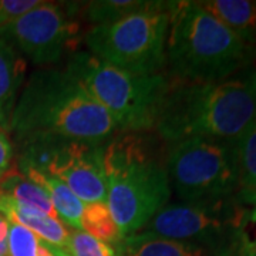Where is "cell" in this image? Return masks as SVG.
<instances>
[{
    "instance_id": "1",
    "label": "cell",
    "mask_w": 256,
    "mask_h": 256,
    "mask_svg": "<svg viewBox=\"0 0 256 256\" xmlns=\"http://www.w3.org/2000/svg\"><path fill=\"white\" fill-rule=\"evenodd\" d=\"M117 126L80 80L66 67L37 68L26 78L10 120L14 142L34 136H57L102 144Z\"/></svg>"
},
{
    "instance_id": "2",
    "label": "cell",
    "mask_w": 256,
    "mask_h": 256,
    "mask_svg": "<svg viewBox=\"0 0 256 256\" xmlns=\"http://www.w3.org/2000/svg\"><path fill=\"white\" fill-rule=\"evenodd\" d=\"M165 156L166 144L162 148V140L151 132L117 131L102 144L106 204L122 239L140 232L170 204Z\"/></svg>"
},
{
    "instance_id": "3",
    "label": "cell",
    "mask_w": 256,
    "mask_h": 256,
    "mask_svg": "<svg viewBox=\"0 0 256 256\" xmlns=\"http://www.w3.org/2000/svg\"><path fill=\"white\" fill-rule=\"evenodd\" d=\"M255 118L249 76L216 82L172 80L154 131L166 144L194 137L236 142Z\"/></svg>"
},
{
    "instance_id": "4",
    "label": "cell",
    "mask_w": 256,
    "mask_h": 256,
    "mask_svg": "<svg viewBox=\"0 0 256 256\" xmlns=\"http://www.w3.org/2000/svg\"><path fill=\"white\" fill-rule=\"evenodd\" d=\"M255 60V47L244 43L198 2H172L166 38V74L172 80L224 82Z\"/></svg>"
},
{
    "instance_id": "5",
    "label": "cell",
    "mask_w": 256,
    "mask_h": 256,
    "mask_svg": "<svg viewBox=\"0 0 256 256\" xmlns=\"http://www.w3.org/2000/svg\"><path fill=\"white\" fill-rule=\"evenodd\" d=\"M64 67L74 74L122 132H151L172 78L166 73L134 74L101 62L88 52H76Z\"/></svg>"
},
{
    "instance_id": "6",
    "label": "cell",
    "mask_w": 256,
    "mask_h": 256,
    "mask_svg": "<svg viewBox=\"0 0 256 256\" xmlns=\"http://www.w3.org/2000/svg\"><path fill=\"white\" fill-rule=\"evenodd\" d=\"M166 171L171 190L181 202L235 198L239 186L235 141L186 138L166 144Z\"/></svg>"
},
{
    "instance_id": "7",
    "label": "cell",
    "mask_w": 256,
    "mask_h": 256,
    "mask_svg": "<svg viewBox=\"0 0 256 256\" xmlns=\"http://www.w3.org/2000/svg\"><path fill=\"white\" fill-rule=\"evenodd\" d=\"M170 10L144 12L94 26L84 34L88 53L130 73H166Z\"/></svg>"
},
{
    "instance_id": "8",
    "label": "cell",
    "mask_w": 256,
    "mask_h": 256,
    "mask_svg": "<svg viewBox=\"0 0 256 256\" xmlns=\"http://www.w3.org/2000/svg\"><path fill=\"white\" fill-rule=\"evenodd\" d=\"M104 144V142H102ZM102 144L57 136H34L18 141V170H34L63 181L84 204L106 202L107 184Z\"/></svg>"
},
{
    "instance_id": "9",
    "label": "cell",
    "mask_w": 256,
    "mask_h": 256,
    "mask_svg": "<svg viewBox=\"0 0 256 256\" xmlns=\"http://www.w3.org/2000/svg\"><path fill=\"white\" fill-rule=\"evenodd\" d=\"M78 3L42 2L0 28V38L16 48L26 62L40 68L56 67L77 52L80 43Z\"/></svg>"
},
{
    "instance_id": "10",
    "label": "cell",
    "mask_w": 256,
    "mask_h": 256,
    "mask_svg": "<svg viewBox=\"0 0 256 256\" xmlns=\"http://www.w3.org/2000/svg\"><path fill=\"white\" fill-rule=\"evenodd\" d=\"M244 205L235 198L166 204L140 232L191 242L220 256H230Z\"/></svg>"
},
{
    "instance_id": "11",
    "label": "cell",
    "mask_w": 256,
    "mask_h": 256,
    "mask_svg": "<svg viewBox=\"0 0 256 256\" xmlns=\"http://www.w3.org/2000/svg\"><path fill=\"white\" fill-rule=\"evenodd\" d=\"M0 214L10 222H16L34 232L47 245L64 249L68 239V228L54 216L23 205L0 192Z\"/></svg>"
},
{
    "instance_id": "12",
    "label": "cell",
    "mask_w": 256,
    "mask_h": 256,
    "mask_svg": "<svg viewBox=\"0 0 256 256\" xmlns=\"http://www.w3.org/2000/svg\"><path fill=\"white\" fill-rule=\"evenodd\" d=\"M26 58L0 38V130L8 134L14 106L26 82Z\"/></svg>"
},
{
    "instance_id": "13",
    "label": "cell",
    "mask_w": 256,
    "mask_h": 256,
    "mask_svg": "<svg viewBox=\"0 0 256 256\" xmlns=\"http://www.w3.org/2000/svg\"><path fill=\"white\" fill-rule=\"evenodd\" d=\"M198 4L256 48V0H201Z\"/></svg>"
},
{
    "instance_id": "14",
    "label": "cell",
    "mask_w": 256,
    "mask_h": 256,
    "mask_svg": "<svg viewBox=\"0 0 256 256\" xmlns=\"http://www.w3.org/2000/svg\"><path fill=\"white\" fill-rule=\"evenodd\" d=\"M120 256H220L210 249L191 242L137 232L124 238L118 245Z\"/></svg>"
},
{
    "instance_id": "15",
    "label": "cell",
    "mask_w": 256,
    "mask_h": 256,
    "mask_svg": "<svg viewBox=\"0 0 256 256\" xmlns=\"http://www.w3.org/2000/svg\"><path fill=\"white\" fill-rule=\"evenodd\" d=\"M30 181L40 185L50 198L57 218L68 229L82 230V215L84 210V202H82L63 181L54 176L40 174L34 170H18Z\"/></svg>"
},
{
    "instance_id": "16",
    "label": "cell",
    "mask_w": 256,
    "mask_h": 256,
    "mask_svg": "<svg viewBox=\"0 0 256 256\" xmlns=\"http://www.w3.org/2000/svg\"><path fill=\"white\" fill-rule=\"evenodd\" d=\"M172 2L164 0H96L82 4V14L94 28L144 12L168 10Z\"/></svg>"
},
{
    "instance_id": "17",
    "label": "cell",
    "mask_w": 256,
    "mask_h": 256,
    "mask_svg": "<svg viewBox=\"0 0 256 256\" xmlns=\"http://www.w3.org/2000/svg\"><path fill=\"white\" fill-rule=\"evenodd\" d=\"M236 146L239 186L235 200L245 206H254L256 205V118L236 141Z\"/></svg>"
},
{
    "instance_id": "18",
    "label": "cell",
    "mask_w": 256,
    "mask_h": 256,
    "mask_svg": "<svg viewBox=\"0 0 256 256\" xmlns=\"http://www.w3.org/2000/svg\"><path fill=\"white\" fill-rule=\"evenodd\" d=\"M0 192L23 205L36 208L43 214L57 218L46 191L40 185L20 174L16 168H13L0 180Z\"/></svg>"
},
{
    "instance_id": "19",
    "label": "cell",
    "mask_w": 256,
    "mask_h": 256,
    "mask_svg": "<svg viewBox=\"0 0 256 256\" xmlns=\"http://www.w3.org/2000/svg\"><path fill=\"white\" fill-rule=\"evenodd\" d=\"M82 229L94 238L107 242L112 246H118L122 240L120 230L114 222L106 202L84 204L82 215Z\"/></svg>"
},
{
    "instance_id": "20",
    "label": "cell",
    "mask_w": 256,
    "mask_h": 256,
    "mask_svg": "<svg viewBox=\"0 0 256 256\" xmlns=\"http://www.w3.org/2000/svg\"><path fill=\"white\" fill-rule=\"evenodd\" d=\"M54 256H120L118 246L94 238L84 230L68 229V239L64 249L48 245Z\"/></svg>"
},
{
    "instance_id": "21",
    "label": "cell",
    "mask_w": 256,
    "mask_h": 256,
    "mask_svg": "<svg viewBox=\"0 0 256 256\" xmlns=\"http://www.w3.org/2000/svg\"><path fill=\"white\" fill-rule=\"evenodd\" d=\"M9 256H54L34 232L9 220Z\"/></svg>"
},
{
    "instance_id": "22",
    "label": "cell",
    "mask_w": 256,
    "mask_h": 256,
    "mask_svg": "<svg viewBox=\"0 0 256 256\" xmlns=\"http://www.w3.org/2000/svg\"><path fill=\"white\" fill-rule=\"evenodd\" d=\"M230 256H256V205H244Z\"/></svg>"
},
{
    "instance_id": "23",
    "label": "cell",
    "mask_w": 256,
    "mask_h": 256,
    "mask_svg": "<svg viewBox=\"0 0 256 256\" xmlns=\"http://www.w3.org/2000/svg\"><path fill=\"white\" fill-rule=\"evenodd\" d=\"M40 3V0H0V28Z\"/></svg>"
},
{
    "instance_id": "24",
    "label": "cell",
    "mask_w": 256,
    "mask_h": 256,
    "mask_svg": "<svg viewBox=\"0 0 256 256\" xmlns=\"http://www.w3.org/2000/svg\"><path fill=\"white\" fill-rule=\"evenodd\" d=\"M14 150L12 146L9 134L0 130V180L13 170Z\"/></svg>"
},
{
    "instance_id": "25",
    "label": "cell",
    "mask_w": 256,
    "mask_h": 256,
    "mask_svg": "<svg viewBox=\"0 0 256 256\" xmlns=\"http://www.w3.org/2000/svg\"><path fill=\"white\" fill-rule=\"evenodd\" d=\"M0 256H9V220L0 214Z\"/></svg>"
},
{
    "instance_id": "26",
    "label": "cell",
    "mask_w": 256,
    "mask_h": 256,
    "mask_svg": "<svg viewBox=\"0 0 256 256\" xmlns=\"http://www.w3.org/2000/svg\"><path fill=\"white\" fill-rule=\"evenodd\" d=\"M248 76H249V82H250V84H252V87H254V90L256 92V67Z\"/></svg>"
}]
</instances>
